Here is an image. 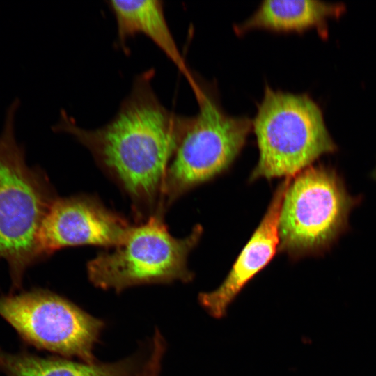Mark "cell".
<instances>
[{
	"label": "cell",
	"instance_id": "cell-1",
	"mask_svg": "<svg viewBox=\"0 0 376 376\" xmlns=\"http://www.w3.org/2000/svg\"><path fill=\"white\" fill-rule=\"evenodd\" d=\"M153 70L136 76L115 116L95 129L79 126L62 111L54 127L91 153L125 190L135 212L148 218L159 212L164 177L192 118L178 116L159 100Z\"/></svg>",
	"mask_w": 376,
	"mask_h": 376
},
{
	"label": "cell",
	"instance_id": "cell-2",
	"mask_svg": "<svg viewBox=\"0 0 376 376\" xmlns=\"http://www.w3.org/2000/svg\"><path fill=\"white\" fill-rule=\"evenodd\" d=\"M259 159L251 178H292L336 147L308 97L266 86L252 121Z\"/></svg>",
	"mask_w": 376,
	"mask_h": 376
},
{
	"label": "cell",
	"instance_id": "cell-3",
	"mask_svg": "<svg viewBox=\"0 0 376 376\" xmlns=\"http://www.w3.org/2000/svg\"><path fill=\"white\" fill-rule=\"evenodd\" d=\"M14 111L13 107L0 136V259L8 263L15 290L40 258L38 235L56 197L42 174L26 164L14 137Z\"/></svg>",
	"mask_w": 376,
	"mask_h": 376
},
{
	"label": "cell",
	"instance_id": "cell-4",
	"mask_svg": "<svg viewBox=\"0 0 376 376\" xmlns=\"http://www.w3.org/2000/svg\"><path fill=\"white\" fill-rule=\"evenodd\" d=\"M202 228L197 225L181 239L173 237L162 212L132 227L127 237L113 251L102 252L87 264L88 279L95 286L120 292L130 287L188 282L193 279L187 258L197 244Z\"/></svg>",
	"mask_w": 376,
	"mask_h": 376
},
{
	"label": "cell",
	"instance_id": "cell-5",
	"mask_svg": "<svg viewBox=\"0 0 376 376\" xmlns=\"http://www.w3.org/2000/svg\"><path fill=\"white\" fill-rule=\"evenodd\" d=\"M357 200L331 168L309 166L293 177L279 221V249L292 256L320 253L343 233Z\"/></svg>",
	"mask_w": 376,
	"mask_h": 376
},
{
	"label": "cell",
	"instance_id": "cell-6",
	"mask_svg": "<svg viewBox=\"0 0 376 376\" xmlns=\"http://www.w3.org/2000/svg\"><path fill=\"white\" fill-rule=\"evenodd\" d=\"M198 113L192 118L166 171L160 210L190 188L225 170L243 148L252 128L247 118L224 113L200 88Z\"/></svg>",
	"mask_w": 376,
	"mask_h": 376
},
{
	"label": "cell",
	"instance_id": "cell-7",
	"mask_svg": "<svg viewBox=\"0 0 376 376\" xmlns=\"http://www.w3.org/2000/svg\"><path fill=\"white\" fill-rule=\"evenodd\" d=\"M0 315L26 344L61 357L96 362L104 322L51 291L35 289L0 297Z\"/></svg>",
	"mask_w": 376,
	"mask_h": 376
},
{
	"label": "cell",
	"instance_id": "cell-8",
	"mask_svg": "<svg viewBox=\"0 0 376 376\" xmlns=\"http://www.w3.org/2000/svg\"><path fill=\"white\" fill-rule=\"evenodd\" d=\"M132 226L96 198L87 196L56 198L38 235L40 257L70 246L116 247Z\"/></svg>",
	"mask_w": 376,
	"mask_h": 376
},
{
	"label": "cell",
	"instance_id": "cell-9",
	"mask_svg": "<svg viewBox=\"0 0 376 376\" xmlns=\"http://www.w3.org/2000/svg\"><path fill=\"white\" fill-rule=\"evenodd\" d=\"M291 179L285 178L277 187L258 227L221 284L214 290L198 295L200 305L212 317L217 319L224 317L239 292L267 265L276 253L279 245L281 207Z\"/></svg>",
	"mask_w": 376,
	"mask_h": 376
},
{
	"label": "cell",
	"instance_id": "cell-10",
	"mask_svg": "<svg viewBox=\"0 0 376 376\" xmlns=\"http://www.w3.org/2000/svg\"><path fill=\"white\" fill-rule=\"evenodd\" d=\"M116 22L119 45L125 48L130 38L143 34L152 40L186 77L193 91L198 88L175 41L157 0H111L108 1Z\"/></svg>",
	"mask_w": 376,
	"mask_h": 376
},
{
	"label": "cell",
	"instance_id": "cell-11",
	"mask_svg": "<svg viewBox=\"0 0 376 376\" xmlns=\"http://www.w3.org/2000/svg\"><path fill=\"white\" fill-rule=\"evenodd\" d=\"M138 367L136 357L112 363H87L41 357L25 350L11 354L0 348V372L6 376H135Z\"/></svg>",
	"mask_w": 376,
	"mask_h": 376
},
{
	"label": "cell",
	"instance_id": "cell-12",
	"mask_svg": "<svg viewBox=\"0 0 376 376\" xmlns=\"http://www.w3.org/2000/svg\"><path fill=\"white\" fill-rule=\"evenodd\" d=\"M341 6L311 0H267L235 29L237 33L263 29L276 31H301L321 26Z\"/></svg>",
	"mask_w": 376,
	"mask_h": 376
},
{
	"label": "cell",
	"instance_id": "cell-13",
	"mask_svg": "<svg viewBox=\"0 0 376 376\" xmlns=\"http://www.w3.org/2000/svg\"><path fill=\"white\" fill-rule=\"evenodd\" d=\"M162 364L157 360L146 361L135 376H160Z\"/></svg>",
	"mask_w": 376,
	"mask_h": 376
},
{
	"label": "cell",
	"instance_id": "cell-14",
	"mask_svg": "<svg viewBox=\"0 0 376 376\" xmlns=\"http://www.w3.org/2000/svg\"><path fill=\"white\" fill-rule=\"evenodd\" d=\"M375 178H376V171H375Z\"/></svg>",
	"mask_w": 376,
	"mask_h": 376
}]
</instances>
